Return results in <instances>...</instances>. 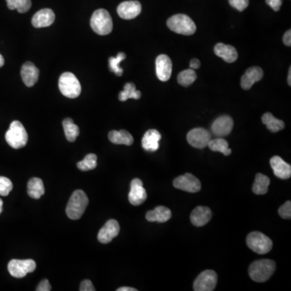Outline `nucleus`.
<instances>
[{
    "mask_svg": "<svg viewBox=\"0 0 291 291\" xmlns=\"http://www.w3.org/2000/svg\"><path fill=\"white\" fill-rule=\"evenodd\" d=\"M58 87L65 97L75 99L81 93V84L76 76L71 72H65L59 78Z\"/></svg>",
    "mask_w": 291,
    "mask_h": 291,
    "instance_id": "obj_6",
    "label": "nucleus"
},
{
    "mask_svg": "<svg viewBox=\"0 0 291 291\" xmlns=\"http://www.w3.org/2000/svg\"><path fill=\"white\" fill-rule=\"evenodd\" d=\"M23 82L27 87L34 86L39 78V70L33 62H27L24 63L20 71Z\"/></svg>",
    "mask_w": 291,
    "mask_h": 291,
    "instance_id": "obj_21",
    "label": "nucleus"
},
{
    "mask_svg": "<svg viewBox=\"0 0 291 291\" xmlns=\"http://www.w3.org/2000/svg\"><path fill=\"white\" fill-rule=\"evenodd\" d=\"M196 80V74L193 69H188L185 71H181L177 77V81L181 86L189 87L194 84V81Z\"/></svg>",
    "mask_w": 291,
    "mask_h": 291,
    "instance_id": "obj_33",
    "label": "nucleus"
},
{
    "mask_svg": "<svg viewBox=\"0 0 291 291\" xmlns=\"http://www.w3.org/2000/svg\"><path fill=\"white\" fill-rule=\"evenodd\" d=\"M263 75L262 69L259 66H251L241 78V88L244 90H249L255 83L262 80Z\"/></svg>",
    "mask_w": 291,
    "mask_h": 291,
    "instance_id": "obj_17",
    "label": "nucleus"
},
{
    "mask_svg": "<svg viewBox=\"0 0 291 291\" xmlns=\"http://www.w3.org/2000/svg\"><path fill=\"white\" fill-rule=\"evenodd\" d=\"M117 291H137V290L132 287H121L117 290Z\"/></svg>",
    "mask_w": 291,
    "mask_h": 291,
    "instance_id": "obj_44",
    "label": "nucleus"
},
{
    "mask_svg": "<svg viewBox=\"0 0 291 291\" xmlns=\"http://www.w3.org/2000/svg\"><path fill=\"white\" fill-rule=\"evenodd\" d=\"M80 291H95L93 283L90 280H84L80 285Z\"/></svg>",
    "mask_w": 291,
    "mask_h": 291,
    "instance_id": "obj_39",
    "label": "nucleus"
},
{
    "mask_svg": "<svg viewBox=\"0 0 291 291\" xmlns=\"http://www.w3.org/2000/svg\"><path fill=\"white\" fill-rule=\"evenodd\" d=\"M270 180L265 175L258 173L255 177V182L252 186V192L256 195H264L268 192Z\"/></svg>",
    "mask_w": 291,
    "mask_h": 291,
    "instance_id": "obj_28",
    "label": "nucleus"
},
{
    "mask_svg": "<svg viewBox=\"0 0 291 291\" xmlns=\"http://www.w3.org/2000/svg\"><path fill=\"white\" fill-rule=\"evenodd\" d=\"M108 139L111 143L117 145L131 146L134 143V138L127 130H112L108 134Z\"/></svg>",
    "mask_w": 291,
    "mask_h": 291,
    "instance_id": "obj_25",
    "label": "nucleus"
},
{
    "mask_svg": "<svg viewBox=\"0 0 291 291\" xmlns=\"http://www.w3.org/2000/svg\"><path fill=\"white\" fill-rule=\"evenodd\" d=\"M37 291H51V286L48 283V281L47 280V279H45V280L42 281L39 285H38V287H37V289H36Z\"/></svg>",
    "mask_w": 291,
    "mask_h": 291,
    "instance_id": "obj_41",
    "label": "nucleus"
},
{
    "mask_svg": "<svg viewBox=\"0 0 291 291\" xmlns=\"http://www.w3.org/2000/svg\"><path fill=\"white\" fill-rule=\"evenodd\" d=\"M93 31L101 36L108 35L113 30V20L105 9H98L91 18Z\"/></svg>",
    "mask_w": 291,
    "mask_h": 291,
    "instance_id": "obj_5",
    "label": "nucleus"
},
{
    "mask_svg": "<svg viewBox=\"0 0 291 291\" xmlns=\"http://www.w3.org/2000/svg\"><path fill=\"white\" fill-rule=\"evenodd\" d=\"M4 65V58L0 54V67H2Z\"/></svg>",
    "mask_w": 291,
    "mask_h": 291,
    "instance_id": "obj_46",
    "label": "nucleus"
},
{
    "mask_svg": "<svg viewBox=\"0 0 291 291\" xmlns=\"http://www.w3.org/2000/svg\"><path fill=\"white\" fill-rule=\"evenodd\" d=\"M2 204H3V202H2V199H0V214H1L2 211Z\"/></svg>",
    "mask_w": 291,
    "mask_h": 291,
    "instance_id": "obj_47",
    "label": "nucleus"
},
{
    "mask_svg": "<svg viewBox=\"0 0 291 291\" xmlns=\"http://www.w3.org/2000/svg\"><path fill=\"white\" fill-rule=\"evenodd\" d=\"M172 218V211L165 206H158L153 210L148 211L146 214V218L149 222L165 223Z\"/></svg>",
    "mask_w": 291,
    "mask_h": 291,
    "instance_id": "obj_24",
    "label": "nucleus"
},
{
    "mask_svg": "<svg viewBox=\"0 0 291 291\" xmlns=\"http://www.w3.org/2000/svg\"><path fill=\"white\" fill-rule=\"evenodd\" d=\"M218 276L214 270H205L199 274L194 283L195 291H212L216 287Z\"/></svg>",
    "mask_w": 291,
    "mask_h": 291,
    "instance_id": "obj_9",
    "label": "nucleus"
},
{
    "mask_svg": "<svg viewBox=\"0 0 291 291\" xmlns=\"http://www.w3.org/2000/svg\"><path fill=\"white\" fill-rule=\"evenodd\" d=\"M141 92L136 90V87L133 83H127L124 86V90L119 94L120 101H126L128 99H139L141 98Z\"/></svg>",
    "mask_w": 291,
    "mask_h": 291,
    "instance_id": "obj_31",
    "label": "nucleus"
},
{
    "mask_svg": "<svg viewBox=\"0 0 291 291\" xmlns=\"http://www.w3.org/2000/svg\"><path fill=\"white\" fill-rule=\"evenodd\" d=\"M54 20L55 14L51 9H42L33 16L32 24L35 28H45L50 26Z\"/></svg>",
    "mask_w": 291,
    "mask_h": 291,
    "instance_id": "obj_19",
    "label": "nucleus"
},
{
    "mask_svg": "<svg viewBox=\"0 0 291 291\" xmlns=\"http://www.w3.org/2000/svg\"><path fill=\"white\" fill-rule=\"evenodd\" d=\"M97 166V156L95 154H89L82 161L77 163L79 169L83 172L95 169Z\"/></svg>",
    "mask_w": 291,
    "mask_h": 291,
    "instance_id": "obj_35",
    "label": "nucleus"
},
{
    "mask_svg": "<svg viewBox=\"0 0 291 291\" xmlns=\"http://www.w3.org/2000/svg\"><path fill=\"white\" fill-rule=\"evenodd\" d=\"M161 139L160 133L156 130H149L145 133L142 145L143 147L147 151L154 152L159 148V141Z\"/></svg>",
    "mask_w": 291,
    "mask_h": 291,
    "instance_id": "obj_22",
    "label": "nucleus"
},
{
    "mask_svg": "<svg viewBox=\"0 0 291 291\" xmlns=\"http://www.w3.org/2000/svg\"><path fill=\"white\" fill-rule=\"evenodd\" d=\"M173 186L188 193H197L201 189L200 181L191 173H186L177 177L173 181Z\"/></svg>",
    "mask_w": 291,
    "mask_h": 291,
    "instance_id": "obj_10",
    "label": "nucleus"
},
{
    "mask_svg": "<svg viewBox=\"0 0 291 291\" xmlns=\"http://www.w3.org/2000/svg\"><path fill=\"white\" fill-rule=\"evenodd\" d=\"M287 79H288V80H287V81H288V84H289L290 86H291V67H290L289 74H288V78H287Z\"/></svg>",
    "mask_w": 291,
    "mask_h": 291,
    "instance_id": "obj_45",
    "label": "nucleus"
},
{
    "mask_svg": "<svg viewBox=\"0 0 291 291\" xmlns=\"http://www.w3.org/2000/svg\"><path fill=\"white\" fill-rule=\"evenodd\" d=\"M45 194L43 181L40 178H32L28 183V194L32 198L39 199Z\"/></svg>",
    "mask_w": 291,
    "mask_h": 291,
    "instance_id": "obj_26",
    "label": "nucleus"
},
{
    "mask_svg": "<svg viewBox=\"0 0 291 291\" xmlns=\"http://www.w3.org/2000/svg\"><path fill=\"white\" fill-rule=\"evenodd\" d=\"M89 202V197L83 190H75L66 206V213L68 218L73 220L80 219L86 210Z\"/></svg>",
    "mask_w": 291,
    "mask_h": 291,
    "instance_id": "obj_2",
    "label": "nucleus"
},
{
    "mask_svg": "<svg viewBox=\"0 0 291 291\" xmlns=\"http://www.w3.org/2000/svg\"><path fill=\"white\" fill-rule=\"evenodd\" d=\"M142 5L139 1L130 0L120 3L117 7V13L124 20H132L141 13Z\"/></svg>",
    "mask_w": 291,
    "mask_h": 291,
    "instance_id": "obj_14",
    "label": "nucleus"
},
{
    "mask_svg": "<svg viewBox=\"0 0 291 291\" xmlns=\"http://www.w3.org/2000/svg\"><path fill=\"white\" fill-rule=\"evenodd\" d=\"M210 139V133L203 128L193 129L187 135L188 143L194 147L198 149L206 147Z\"/></svg>",
    "mask_w": 291,
    "mask_h": 291,
    "instance_id": "obj_11",
    "label": "nucleus"
},
{
    "mask_svg": "<svg viewBox=\"0 0 291 291\" xmlns=\"http://www.w3.org/2000/svg\"><path fill=\"white\" fill-rule=\"evenodd\" d=\"M5 139L10 146L14 149H20L26 146L29 136L22 123L14 121L11 122L10 128L6 133Z\"/></svg>",
    "mask_w": 291,
    "mask_h": 291,
    "instance_id": "obj_4",
    "label": "nucleus"
},
{
    "mask_svg": "<svg viewBox=\"0 0 291 291\" xmlns=\"http://www.w3.org/2000/svg\"><path fill=\"white\" fill-rule=\"evenodd\" d=\"M10 10H17L20 13H25L31 8V0H6Z\"/></svg>",
    "mask_w": 291,
    "mask_h": 291,
    "instance_id": "obj_32",
    "label": "nucleus"
},
{
    "mask_svg": "<svg viewBox=\"0 0 291 291\" xmlns=\"http://www.w3.org/2000/svg\"><path fill=\"white\" fill-rule=\"evenodd\" d=\"M270 166L276 177L287 180L291 177V166L281 157L274 156L270 159Z\"/></svg>",
    "mask_w": 291,
    "mask_h": 291,
    "instance_id": "obj_18",
    "label": "nucleus"
},
{
    "mask_svg": "<svg viewBox=\"0 0 291 291\" xmlns=\"http://www.w3.org/2000/svg\"><path fill=\"white\" fill-rule=\"evenodd\" d=\"M278 214L281 217L285 219H291V201H288L282 205L279 210Z\"/></svg>",
    "mask_w": 291,
    "mask_h": 291,
    "instance_id": "obj_37",
    "label": "nucleus"
},
{
    "mask_svg": "<svg viewBox=\"0 0 291 291\" xmlns=\"http://www.w3.org/2000/svg\"><path fill=\"white\" fill-rule=\"evenodd\" d=\"M247 245L256 253L264 255L271 251L273 242L268 236L261 232H253L247 236Z\"/></svg>",
    "mask_w": 291,
    "mask_h": 291,
    "instance_id": "obj_7",
    "label": "nucleus"
},
{
    "mask_svg": "<svg viewBox=\"0 0 291 291\" xmlns=\"http://www.w3.org/2000/svg\"><path fill=\"white\" fill-rule=\"evenodd\" d=\"M126 53L121 52V53H118L117 57H111L108 59V64H109V68H110L111 71L115 73V75H117V76H121L123 74V69L120 66V63L123 60L126 59Z\"/></svg>",
    "mask_w": 291,
    "mask_h": 291,
    "instance_id": "obj_34",
    "label": "nucleus"
},
{
    "mask_svg": "<svg viewBox=\"0 0 291 291\" xmlns=\"http://www.w3.org/2000/svg\"><path fill=\"white\" fill-rule=\"evenodd\" d=\"M276 269L274 260H263L254 261L249 266L248 274L250 278L256 283H265L271 278Z\"/></svg>",
    "mask_w": 291,
    "mask_h": 291,
    "instance_id": "obj_1",
    "label": "nucleus"
},
{
    "mask_svg": "<svg viewBox=\"0 0 291 291\" xmlns=\"http://www.w3.org/2000/svg\"><path fill=\"white\" fill-rule=\"evenodd\" d=\"M155 66L158 79L160 81H168L172 72V62L170 57L165 54H160L157 57Z\"/></svg>",
    "mask_w": 291,
    "mask_h": 291,
    "instance_id": "obj_16",
    "label": "nucleus"
},
{
    "mask_svg": "<svg viewBox=\"0 0 291 291\" xmlns=\"http://www.w3.org/2000/svg\"><path fill=\"white\" fill-rule=\"evenodd\" d=\"M36 262L31 259L28 260H11L8 263L7 269L12 277L16 278H22L28 274L35 271Z\"/></svg>",
    "mask_w": 291,
    "mask_h": 291,
    "instance_id": "obj_8",
    "label": "nucleus"
},
{
    "mask_svg": "<svg viewBox=\"0 0 291 291\" xmlns=\"http://www.w3.org/2000/svg\"><path fill=\"white\" fill-rule=\"evenodd\" d=\"M212 212L210 208L206 206H197L193 210L190 215V221L193 225L203 227L206 225L211 219Z\"/></svg>",
    "mask_w": 291,
    "mask_h": 291,
    "instance_id": "obj_20",
    "label": "nucleus"
},
{
    "mask_svg": "<svg viewBox=\"0 0 291 291\" xmlns=\"http://www.w3.org/2000/svg\"><path fill=\"white\" fill-rule=\"evenodd\" d=\"M200 66H201V62L196 58H194V59L190 61V68L193 69V70L200 68Z\"/></svg>",
    "mask_w": 291,
    "mask_h": 291,
    "instance_id": "obj_43",
    "label": "nucleus"
},
{
    "mask_svg": "<svg viewBox=\"0 0 291 291\" xmlns=\"http://www.w3.org/2000/svg\"><path fill=\"white\" fill-rule=\"evenodd\" d=\"M62 126L64 129L65 135L69 142H75L80 135V129L77 125L74 123L71 118H66L62 121Z\"/></svg>",
    "mask_w": 291,
    "mask_h": 291,
    "instance_id": "obj_30",
    "label": "nucleus"
},
{
    "mask_svg": "<svg viewBox=\"0 0 291 291\" xmlns=\"http://www.w3.org/2000/svg\"><path fill=\"white\" fill-rule=\"evenodd\" d=\"M266 3L274 9V11H278L283 4V0H266Z\"/></svg>",
    "mask_w": 291,
    "mask_h": 291,
    "instance_id": "obj_40",
    "label": "nucleus"
},
{
    "mask_svg": "<svg viewBox=\"0 0 291 291\" xmlns=\"http://www.w3.org/2000/svg\"><path fill=\"white\" fill-rule=\"evenodd\" d=\"M13 188L11 180L7 177H0V196H7Z\"/></svg>",
    "mask_w": 291,
    "mask_h": 291,
    "instance_id": "obj_36",
    "label": "nucleus"
},
{
    "mask_svg": "<svg viewBox=\"0 0 291 291\" xmlns=\"http://www.w3.org/2000/svg\"><path fill=\"white\" fill-rule=\"evenodd\" d=\"M147 197L146 191L144 187L143 181L140 179H134L130 183V191L129 193V201L133 205H140L145 202Z\"/></svg>",
    "mask_w": 291,
    "mask_h": 291,
    "instance_id": "obj_12",
    "label": "nucleus"
},
{
    "mask_svg": "<svg viewBox=\"0 0 291 291\" xmlns=\"http://www.w3.org/2000/svg\"><path fill=\"white\" fill-rule=\"evenodd\" d=\"M214 53L228 63L236 62L238 58V53L236 48L223 43H218L214 47Z\"/></svg>",
    "mask_w": 291,
    "mask_h": 291,
    "instance_id": "obj_23",
    "label": "nucleus"
},
{
    "mask_svg": "<svg viewBox=\"0 0 291 291\" xmlns=\"http://www.w3.org/2000/svg\"><path fill=\"white\" fill-rule=\"evenodd\" d=\"M167 25L170 30L181 35H193L196 29L194 20L185 14H177L170 17Z\"/></svg>",
    "mask_w": 291,
    "mask_h": 291,
    "instance_id": "obj_3",
    "label": "nucleus"
},
{
    "mask_svg": "<svg viewBox=\"0 0 291 291\" xmlns=\"http://www.w3.org/2000/svg\"><path fill=\"white\" fill-rule=\"evenodd\" d=\"M120 225L115 219H110L99 230L98 233V241L101 243H108L119 234Z\"/></svg>",
    "mask_w": 291,
    "mask_h": 291,
    "instance_id": "obj_15",
    "label": "nucleus"
},
{
    "mask_svg": "<svg viewBox=\"0 0 291 291\" xmlns=\"http://www.w3.org/2000/svg\"><path fill=\"white\" fill-rule=\"evenodd\" d=\"M228 142L225 139L222 138H217V139H210L207 146H209L210 150L217 152H221L226 156L232 154V150L228 147Z\"/></svg>",
    "mask_w": 291,
    "mask_h": 291,
    "instance_id": "obj_29",
    "label": "nucleus"
},
{
    "mask_svg": "<svg viewBox=\"0 0 291 291\" xmlns=\"http://www.w3.org/2000/svg\"><path fill=\"white\" fill-rule=\"evenodd\" d=\"M283 42H284V44L287 47H291V30H288V31L286 32V33L284 34V37H283Z\"/></svg>",
    "mask_w": 291,
    "mask_h": 291,
    "instance_id": "obj_42",
    "label": "nucleus"
},
{
    "mask_svg": "<svg viewBox=\"0 0 291 291\" xmlns=\"http://www.w3.org/2000/svg\"><path fill=\"white\" fill-rule=\"evenodd\" d=\"M233 126H234V121L232 117L227 115H223L218 117L212 124V133L216 137H225L232 132Z\"/></svg>",
    "mask_w": 291,
    "mask_h": 291,
    "instance_id": "obj_13",
    "label": "nucleus"
},
{
    "mask_svg": "<svg viewBox=\"0 0 291 291\" xmlns=\"http://www.w3.org/2000/svg\"><path fill=\"white\" fill-rule=\"evenodd\" d=\"M263 123L266 126L267 129L272 133H278L285 128L284 121L278 119L270 113H266L261 117Z\"/></svg>",
    "mask_w": 291,
    "mask_h": 291,
    "instance_id": "obj_27",
    "label": "nucleus"
},
{
    "mask_svg": "<svg viewBox=\"0 0 291 291\" xmlns=\"http://www.w3.org/2000/svg\"><path fill=\"white\" fill-rule=\"evenodd\" d=\"M230 4L238 11H244L249 4V0H229Z\"/></svg>",
    "mask_w": 291,
    "mask_h": 291,
    "instance_id": "obj_38",
    "label": "nucleus"
}]
</instances>
